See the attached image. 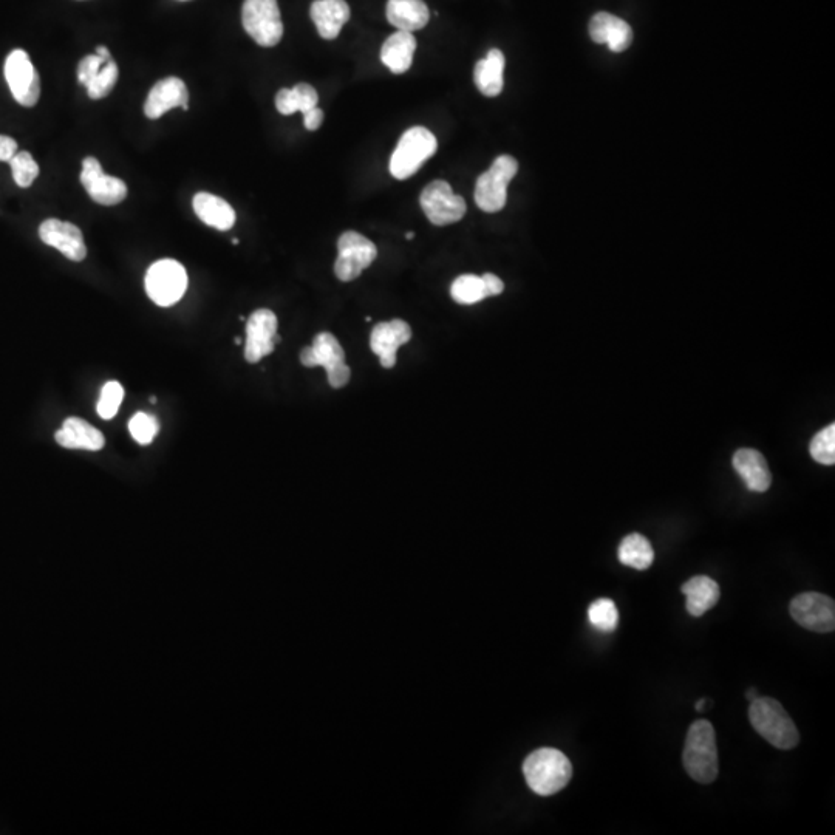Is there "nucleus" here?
Here are the masks:
<instances>
[{
    "instance_id": "obj_19",
    "label": "nucleus",
    "mask_w": 835,
    "mask_h": 835,
    "mask_svg": "<svg viewBox=\"0 0 835 835\" xmlns=\"http://www.w3.org/2000/svg\"><path fill=\"white\" fill-rule=\"evenodd\" d=\"M311 21L324 39H336L350 19V7L345 0H314L310 8Z\"/></svg>"
},
{
    "instance_id": "obj_3",
    "label": "nucleus",
    "mask_w": 835,
    "mask_h": 835,
    "mask_svg": "<svg viewBox=\"0 0 835 835\" xmlns=\"http://www.w3.org/2000/svg\"><path fill=\"white\" fill-rule=\"evenodd\" d=\"M682 761L687 774L698 783L710 784L718 778L720 760L712 723L699 720L690 726Z\"/></svg>"
},
{
    "instance_id": "obj_37",
    "label": "nucleus",
    "mask_w": 835,
    "mask_h": 835,
    "mask_svg": "<svg viewBox=\"0 0 835 835\" xmlns=\"http://www.w3.org/2000/svg\"><path fill=\"white\" fill-rule=\"evenodd\" d=\"M18 154V143L7 135H0V161H11Z\"/></svg>"
},
{
    "instance_id": "obj_33",
    "label": "nucleus",
    "mask_w": 835,
    "mask_h": 835,
    "mask_svg": "<svg viewBox=\"0 0 835 835\" xmlns=\"http://www.w3.org/2000/svg\"><path fill=\"white\" fill-rule=\"evenodd\" d=\"M10 164L16 185L21 186V188H30L35 183L36 177L39 175V166L35 158L31 157L28 152H18L14 155Z\"/></svg>"
},
{
    "instance_id": "obj_2",
    "label": "nucleus",
    "mask_w": 835,
    "mask_h": 835,
    "mask_svg": "<svg viewBox=\"0 0 835 835\" xmlns=\"http://www.w3.org/2000/svg\"><path fill=\"white\" fill-rule=\"evenodd\" d=\"M523 774L532 792L548 797L562 791L570 783L573 764L560 750L543 747L526 758Z\"/></svg>"
},
{
    "instance_id": "obj_43",
    "label": "nucleus",
    "mask_w": 835,
    "mask_h": 835,
    "mask_svg": "<svg viewBox=\"0 0 835 835\" xmlns=\"http://www.w3.org/2000/svg\"><path fill=\"white\" fill-rule=\"evenodd\" d=\"M406 237H407V240H412V239H413V237H415V234H413V232H407V236H406Z\"/></svg>"
},
{
    "instance_id": "obj_14",
    "label": "nucleus",
    "mask_w": 835,
    "mask_h": 835,
    "mask_svg": "<svg viewBox=\"0 0 835 835\" xmlns=\"http://www.w3.org/2000/svg\"><path fill=\"white\" fill-rule=\"evenodd\" d=\"M81 183L93 202L99 205L113 206L126 200V183L120 178L104 174L96 158L87 157L82 161Z\"/></svg>"
},
{
    "instance_id": "obj_6",
    "label": "nucleus",
    "mask_w": 835,
    "mask_h": 835,
    "mask_svg": "<svg viewBox=\"0 0 835 835\" xmlns=\"http://www.w3.org/2000/svg\"><path fill=\"white\" fill-rule=\"evenodd\" d=\"M144 285L147 296L158 307H172L188 290V274L177 260L164 259L150 266Z\"/></svg>"
},
{
    "instance_id": "obj_16",
    "label": "nucleus",
    "mask_w": 835,
    "mask_h": 835,
    "mask_svg": "<svg viewBox=\"0 0 835 835\" xmlns=\"http://www.w3.org/2000/svg\"><path fill=\"white\" fill-rule=\"evenodd\" d=\"M412 339V328L401 319L381 322L373 328L370 336V347L381 362L384 369H393L396 365V353L399 347Z\"/></svg>"
},
{
    "instance_id": "obj_13",
    "label": "nucleus",
    "mask_w": 835,
    "mask_h": 835,
    "mask_svg": "<svg viewBox=\"0 0 835 835\" xmlns=\"http://www.w3.org/2000/svg\"><path fill=\"white\" fill-rule=\"evenodd\" d=\"M280 341L277 336V317L271 310L254 311L246 325L245 359L251 364L271 355Z\"/></svg>"
},
{
    "instance_id": "obj_7",
    "label": "nucleus",
    "mask_w": 835,
    "mask_h": 835,
    "mask_svg": "<svg viewBox=\"0 0 835 835\" xmlns=\"http://www.w3.org/2000/svg\"><path fill=\"white\" fill-rule=\"evenodd\" d=\"M300 362L305 367L322 365L327 370L328 384L333 389H341L350 381L352 372L345 364L344 348L331 333H319L314 338L311 347L304 348L300 353Z\"/></svg>"
},
{
    "instance_id": "obj_9",
    "label": "nucleus",
    "mask_w": 835,
    "mask_h": 835,
    "mask_svg": "<svg viewBox=\"0 0 835 835\" xmlns=\"http://www.w3.org/2000/svg\"><path fill=\"white\" fill-rule=\"evenodd\" d=\"M338 259L334 263V274L341 282H352L367 270L376 257L378 248L372 240L356 231H347L338 240Z\"/></svg>"
},
{
    "instance_id": "obj_8",
    "label": "nucleus",
    "mask_w": 835,
    "mask_h": 835,
    "mask_svg": "<svg viewBox=\"0 0 835 835\" xmlns=\"http://www.w3.org/2000/svg\"><path fill=\"white\" fill-rule=\"evenodd\" d=\"M242 22L246 33L262 47H274L282 39V16L277 0H245Z\"/></svg>"
},
{
    "instance_id": "obj_41",
    "label": "nucleus",
    "mask_w": 835,
    "mask_h": 835,
    "mask_svg": "<svg viewBox=\"0 0 835 835\" xmlns=\"http://www.w3.org/2000/svg\"><path fill=\"white\" fill-rule=\"evenodd\" d=\"M746 698L749 699V701H754L755 698H758L757 690L750 689L749 692L746 693Z\"/></svg>"
},
{
    "instance_id": "obj_4",
    "label": "nucleus",
    "mask_w": 835,
    "mask_h": 835,
    "mask_svg": "<svg viewBox=\"0 0 835 835\" xmlns=\"http://www.w3.org/2000/svg\"><path fill=\"white\" fill-rule=\"evenodd\" d=\"M438 149V141L426 127H412L399 138L398 146L390 158V174L396 180H407L420 171V167Z\"/></svg>"
},
{
    "instance_id": "obj_12",
    "label": "nucleus",
    "mask_w": 835,
    "mask_h": 835,
    "mask_svg": "<svg viewBox=\"0 0 835 835\" xmlns=\"http://www.w3.org/2000/svg\"><path fill=\"white\" fill-rule=\"evenodd\" d=\"M5 79L13 98L21 106L33 107L41 96V79L24 50H14L5 61Z\"/></svg>"
},
{
    "instance_id": "obj_20",
    "label": "nucleus",
    "mask_w": 835,
    "mask_h": 835,
    "mask_svg": "<svg viewBox=\"0 0 835 835\" xmlns=\"http://www.w3.org/2000/svg\"><path fill=\"white\" fill-rule=\"evenodd\" d=\"M56 441L65 449L90 450L96 452L106 444L103 433L81 418H67L61 429L56 432Z\"/></svg>"
},
{
    "instance_id": "obj_1",
    "label": "nucleus",
    "mask_w": 835,
    "mask_h": 835,
    "mask_svg": "<svg viewBox=\"0 0 835 835\" xmlns=\"http://www.w3.org/2000/svg\"><path fill=\"white\" fill-rule=\"evenodd\" d=\"M749 720L755 732L777 749L791 750L800 743L797 726L774 698L758 696L750 701Z\"/></svg>"
},
{
    "instance_id": "obj_21",
    "label": "nucleus",
    "mask_w": 835,
    "mask_h": 835,
    "mask_svg": "<svg viewBox=\"0 0 835 835\" xmlns=\"http://www.w3.org/2000/svg\"><path fill=\"white\" fill-rule=\"evenodd\" d=\"M733 467L743 478L747 489L752 492H766L771 488L772 475L763 455L754 449H740L733 455Z\"/></svg>"
},
{
    "instance_id": "obj_27",
    "label": "nucleus",
    "mask_w": 835,
    "mask_h": 835,
    "mask_svg": "<svg viewBox=\"0 0 835 835\" xmlns=\"http://www.w3.org/2000/svg\"><path fill=\"white\" fill-rule=\"evenodd\" d=\"M617 556L622 565L630 566L633 570L644 571L650 568L655 560V551L647 537L634 532L622 540Z\"/></svg>"
},
{
    "instance_id": "obj_22",
    "label": "nucleus",
    "mask_w": 835,
    "mask_h": 835,
    "mask_svg": "<svg viewBox=\"0 0 835 835\" xmlns=\"http://www.w3.org/2000/svg\"><path fill=\"white\" fill-rule=\"evenodd\" d=\"M195 214L205 225L219 231H228L236 223V211L232 209L226 200L209 194V192H198L194 197Z\"/></svg>"
},
{
    "instance_id": "obj_35",
    "label": "nucleus",
    "mask_w": 835,
    "mask_h": 835,
    "mask_svg": "<svg viewBox=\"0 0 835 835\" xmlns=\"http://www.w3.org/2000/svg\"><path fill=\"white\" fill-rule=\"evenodd\" d=\"M158 429L160 426H158L157 418L149 413H135L129 423L130 435L141 446L152 443L158 435Z\"/></svg>"
},
{
    "instance_id": "obj_5",
    "label": "nucleus",
    "mask_w": 835,
    "mask_h": 835,
    "mask_svg": "<svg viewBox=\"0 0 835 835\" xmlns=\"http://www.w3.org/2000/svg\"><path fill=\"white\" fill-rule=\"evenodd\" d=\"M519 172V163L511 155H500L475 186V203L484 212H498L508 200V185Z\"/></svg>"
},
{
    "instance_id": "obj_29",
    "label": "nucleus",
    "mask_w": 835,
    "mask_h": 835,
    "mask_svg": "<svg viewBox=\"0 0 835 835\" xmlns=\"http://www.w3.org/2000/svg\"><path fill=\"white\" fill-rule=\"evenodd\" d=\"M450 296L461 305L478 304L489 297L484 287L483 277L474 276V274L457 277L450 287Z\"/></svg>"
},
{
    "instance_id": "obj_40",
    "label": "nucleus",
    "mask_w": 835,
    "mask_h": 835,
    "mask_svg": "<svg viewBox=\"0 0 835 835\" xmlns=\"http://www.w3.org/2000/svg\"><path fill=\"white\" fill-rule=\"evenodd\" d=\"M96 55H98L99 58H103L106 62L112 61V56H110L109 48L104 47V45H99V47L96 48Z\"/></svg>"
},
{
    "instance_id": "obj_28",
    "label": "nucleus",
    "mask_w": 835,
    "mask_h": 835,
    "mask_svg": "<svg viewBox=\"0 0 835 835\" xmlns=\"http://www.w3.org/2000/svg\"><path fill=\"white\" fill-rule=\"evenodd\" d=\"M319 103V95L310 84H297L293 89H282L276 95V107L282 115L308 112Z\"/></svg>"
},
{
    "instance_id": "obj_17",
    "label": "nucleus",
    "mask_w": 835,
    "mask_h": 835,
    "mask_svg": "<svg viewBox=\"0 0 835 835\" xmlns=\"http://www.w3.org/2000/svg\"><path fill=\"white\" fill-rule=\"evenodd\" d=\"M181 107L189 109V92L180 78L161 79L152 87L144 104V113L149 120H158L169 110Z\"/></svg>"
},
{
    "instance_id": "obj_31",
    "label": "nucleus",
    "mask_w": 835,
    "mask_h": 835,
    "mask_svg": "<svg viewBox=\"0 0 835 835\" xmlns=\"http://www.w3.org/2000/svg\"><path fill=\"white\" fill-rule=\"evenodd\" d=\"M809 452L817 463L825 466L835 463V424H829L812 438Z\"/></svg>"
},
{
    "instance_id": "obj_42",
    "label": "nucleus",
    "mask_w": 835,
    "mask_h": 835,
    "mask_svg": "<svg viewBox=\"0 0 835 835\" xmlns=\"http://www.w3.org/2000/svg\"><path fill=\"white\" fill-rule=\"evenodd\" d=\"M704 706H706V699H699L698 703H696L695 709L698 712H703Z\"/></svg>"
},
{
    "instance_id": "obj_30",
    "label": "nucleus",
    "mask_w": 835,
    "mask_h": 835,
    "mask_svg": "<svg viewBox=\"0 0 835 835\" xmlns=\"http://www.w3.org/2000/svg\"><path fill=\"white\" fill-rule=\"evenodd\" d=\"M588 617H590L591 625L602 633H611L619 625V611L613 600L607 597L594 600L588 610Z\"/></svg>"
},
{
    "instance_id": "obj_25",
    "label": "nucleus",
    "mask_w": 835,
    "mask_h": 835,
    "mask_svg": "<svg viewBox=\"0 0 835 835\" xmlns=\"http://www.w3.org/2000/svg\"><path fill=\"white\" fill-rule=\"evenodd\" d=\"M386 13L393 27L409 33L426 27L430 19L429 8L423 0H389Z\"/></svg>"
},
{
    "instance_id": "obj_39",
    "label": "nucleus",
    "mask_w": 835,
    "mask_h": 835,
    "mask_svg": "<svg viewBox=\"0 0 835 835\" xmlns=\"http://www.w3.org/2000/svg\"><path fill=\"white\" fill-rule=\"evenodd\" d=\"M481 277H483L484 287H486L489 297L498 296L505 290V283L501 282L500 277L495 276V274L488 273Z\"/></svg>"
},
{
    "instance_id": "obj_32",
    "label": "nucleus",
    "mask_w": 835,
    "mask_h": 835,
    "mask_svg": "<svg viewBox=\"0 0 835 835\" xmlns=\"http://www.w3.org/2000/svg\"><path fill=\"white\" fill-rule=\"evenodd\" d=\"M118 76H120V70H118V65L116 62L109 61L101 67L99 70L98 75L92 79L89 86H87V92H89V96L92 99H103L112 92L113 87L116 86V81H118Z\"/></svg>"
},
{
    "instance_id": "obj_34",
    "label": "nucleus",
    "mask_w": 835,
    "mask_h": 835,
    "mask_svg": "<svg viewBox=\"0 0 835 835\" xmlns=\"http://www.w3.org/2000/svg\"><path fill=\"white\" fill-rule=\"evenodd\" d=\"M123 398L124 389L120 382H107L106 386H104L103 390H101L98 406H96L98 415L101 416L103 420H112L113 416H115L116 413H118V410H120Z\"/></svg>"
},
{
    "instance_id": "obj_24",
    "label": "nucleus",
    "mask_w": 835,
    "mask_h": 835,
    "mask_svg": "<svg viewBox=\"0 0 835 835\" xmlns=\"http://www.w3.org/2000/svg\"><path fill=\"white\" fill-rule=\"evenodd\" d=\"M416 39L409 31H396L381 48V61L395 75L406 73L413 62Z\"/></svg>"
},
{
    "instance_id": "obj_10",
    "label": "nucleus",
    "mask_w": 835,
    "mask_h": 835,
    "mask_svg": "<svg viewBox=\"0 0 835 835\" xmlns=\"http://www.w3.org/2000/svg\"><path fill=\"white\" fill-rule=\"evenodd\" d=\"M420 203L429 222L437 226L460 222L467 209L464 198L455 194L444 180H435L427 185L421 194Z\"/></svg>"
},
{
    "instance_id": "obj_11",
    "label": "nucleus",
    "mask_w": 835,
    "mask_h": 835,
    "mask_svg": "<svg viewBox=\"0 0 835 835\" xmlns=\"http://www.w3.org/2000/svg\"><path fill=\"white\" fill-rule=\"evenodd\" d=\"M792 619L815 633H832L835 628L834 599L822 593H801L789 605Z\"/></svg>"
},
{
    "instance_id": "obj_23",
    "label": "nucleus",
    "mask_w": 835,
    "mask_h": 835,
    "mask_svg": "<svg viewBox=\"0 0 835 835\" xmlns=\"http://www.w3.org/2000/svg\"><path fill=\"white\" fill-rule=\"evenodd\" d=\"M682 593L686 594L687 611L693 617H701L712 610L720 602V585L707 576H696L682 585Z\"/></svg>"
},
{
    "instance_id": "obj_26",
    "label": "nucleus",
    "mask_w": 835,
    "mask_h": 835,
    "mask_svg": "<svg viewBox=\"0 0 835 835\" xmlns=\"http://www.w3.org/2000/svg\"><path fill=\"white\" fill-rule=\"evenodd\" d=\"M505 65V55L497 48L491 50L486 58L477 62L474 70L475 86L484 96L494 98L500 95L505 86V81H503Z\"/></svg>"
},
{
    "instance_id": "obj_18",
    "label": "nucleus",
    "mask_w": 835,
    "mask_h": 835,
    "mask_svg": "<svg viewBox=\"0 0 835 835\" xmlns=\"http://www.w3.org/2000/svg\"><path fill=\"white\" fill-rule=\"evenodd\" d=\"M590 36L597 44H607L611 52H625L633 41L630 25L610 13H597L590 22Z\"/></svg>"
},
{
    "instance_id": "obj_36",
    "label": "nucleus",
    "mask_w": 835,
    "mask_h": 835,
    "mask_svg": "<svg viewBox=\"0 0 835 835\" xmlns=\"http://www.w3.org/2000/svg\"><path fill=\"white\" fill-rule=\"evenodd\" d=\"M106 64L103 58H99L98 55H89L86 58L82 59L78 65V79L79 84L82 86H89L92 79L98 75L99 70L101 67Z\"/></svg>"
},
{
    "instance_id": "obj_38",
    "label": "nucleus",
    "mask_w": 835,
    "mask_h": 835,
    "mask_svg": "<svg viewBox=\"0 0 835 835\" xmlns=\"http://www.w3.org/2000/svg\"><path fill=\"white\" fill-rule=\"evenodd\" d=\"M322 123H324V112L319 107H314L304 113V124L307 130L314 132L322 126Z\"/></svg>"
},
{
    "instance_id": "obj_15",
    "label": "nucleus",
    "mask_w": 835,
    "mask_h": 835,
    "mask_svg": "<svg viewBox=\"0 0 835 835\" xmlns=\"http://www.w3.org/2000/svg\"><path fill=\"white\" fill-rule=\"evenodd\" d=\"M39 237L45 245L52 246L73 262L86 259L87 248L81 229L69 222L48 219L39 226Z\"/></svg>"
}]
</instances>
